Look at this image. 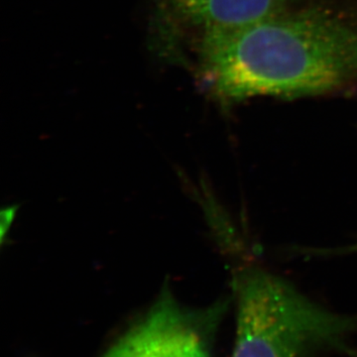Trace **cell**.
<instances>
[{
  "instance_id": "3",
  "label": "cell",
  "mask_w": 357,
  "mask_h": 357,
  "mask_svg": "<svg viewBox=\"0 0 357 357\" xmlns=\"http://www.w3.org/2000/svg\"><path fill=\"white\" fill-rule=\"evenodd\" d=\"M217 312L185 311L166 290L102 357H208L204 328Z\"/></svg>"
},
{
  "instance_id": "1",
  "label": "cell",
  "mask_w": 357,
  "mask_h": 357,
  "mask_svg": "<svg viewBox=\"0 0 357 357\" xmlns=\"http://www.w3.org/2000/svg\"><path fill=\"white\" fill-rule=\"evenodd\" d=\"M198 62L204 88L223 105L340 93L357 84V25L333 7L303 3L199 35Z\"/></svg>"
},
{
  "instance_id": "5",
  "label": "cell",
  "mask_w": 357,
  "mask_h": 357,
  "mask_svg": "<svg viewBox=\"0 0 357 357\" xmlns=\"http://www.w3.org/2000/svg\"><path fill=\"white\" fill-rule=\"evenodd\" d=\"M347 252H357V241L356 243L351 244L349 248H345Z\"/></svg>"
},
{
  "instance_id": "4",
  "label": "cell",
  "mask_w": 357,
  "mask_h": 357,
  "mask_svg": "<svg viewBox=\"0 0 357 357\" xmlns=\"http://www.w3.org/2000/svg\"><path fill=\"white\" fill-rule=\"evenodd\" d=\"M304 0H164L173 22L199 33L229 31L267 20Z\"/></svg>"
},
{
  "instance_id": "2",
  "label": "cell",
  "mask_w": 357,
  "mask_h": 357,
  "mask_svg": "<svg viewBox=\"0 0 357 357\" xmlns=\"http://www.w3.org/2000/svg\"><path fill=\"white\" fill-rule=\"evenodd\" d=\"M237 331L232 357H309L340 345L356 317L326 310L280 277L248 268L236 279Z\"/></svg>"
}]
</instances>
